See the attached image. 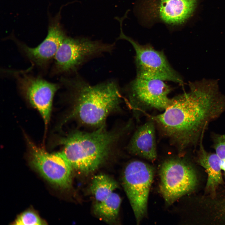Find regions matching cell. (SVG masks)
<instances>
[{"label": "cell", "mask_w": 225, "mask_h": 225, "mask_svg": "<svg viewBox=\"0 0 225 225\" xmlns=\"http://www.w3.org/2000/svg\"><path fill=\"white\" fill-rule=\"evenodd\" d=\"M190 85L191 90L171 99L162 113L152 118L181 152L196 145L209 124L225 110V97L213 82Z\"/></svg>", "instance_id": "obj_1"}, {"label": "cell", "mask_w": 225, "mask_h": 225, "mask_svg": "<svg viewBox=\"0 0 225 225\" xmlns=\"http://www.w3.org/2000/svg\"><path fill=\"white\" fill-rule=\"evenodd\" d=\"M71 90L74 104L64 122L76 119L82 123L98 128L104 125L108 116L119 107L121 96L114 81L91 85L79 78L64 79Z\"/></svg>", "instance_id": "obj_2"}, {"label": "cell", "mask_w": 225, "mask_h": 225, "mask_svg": "<svg viewBox=\"0 0 225 225\" xmlns=\"http://www.w3.org/2000/svg\"><path fill=\"white\" fill-rule=\"evenodd\" d=\"M125 129L108 130L104 125L92 132H73L59 140L58 143L63 146L60 152L73 169L88 174L107 160Z\"/></svg>", "instance_id": "obj_3"}, {"label": "cell", "mask_w": 225, "mask_h": 225, "mask_svg": "<svg viewBox=\"0 0 225 225\" xmlns=\"http://www.w3.org/2000/svg\"><path fill=\"white\" fill-rule=\"evenodd\" d=\"M154 173L152 166L138 160L129 162L123 172V186L138 223L147 214L148 196Z\"/></svg>", "instance_id": "obj_4"}, {"label": "cell", "mask_w": 225, "mask_h": 225, "mask_svg": "<svg viewBox=\"0 0 225 225\" xmlns=\"http://www.w3.org/2000/svg\"><path fill=\"white\" fill-rule=\"evenodd\" d=\"M120 22L121 32L118 38L128 41L135 52L137 77L183 83L182 77L171 67L162 51L156 50L150 45L140 44L125 35L122 30V22Z\"/></svg>", "instance_id": "obj_5"}, {"label": "cell", "mask_w": 225, "mask_h": 225, "mask_svg": "<svg viewBox=\"0 0 225 225\" xmlns=\"http://www.w3.org/2000/svg\"><path fill=\"white\" fill-rule=\"evenodd\" d=\"M113 48L112 44L87 38L66 36L54 58L56 72L64 73L74 71L86 60L103 53L110 52Z\"/></svg>", "instance_id": "obj_6"}, {"label": "cell", "mask_w": 225, "mask_h": 225, "mask_svg": "<svg viewBox=\"0 0 225 225\" xmlns=\"http://www.w3.org/2000/svg\"><path fill=\"white\" fill-rule=\"evenodd\" d=\"M159 175L160 191L169 205L193 190L197 183L194 171L182 159L165 160L160 167Z\"/></svg>", "instance_id": "obj_7"}, {"label": "cell", "mask_w": 225, "mask_h": 225, "mask_svg": "<svg viewBox=\"0 0 225 225\" xmlns=\"http://www.w3.org/2000/svg\"><path fill=\"white\" fill-rule=\"evenodd\" d=\"M197 0H142L139 7L145 22H161L168 26L178 27L191 16Z\"/></svg>", "instance_id": "obj_8"}, {"label": "cell", "mask_w": 225, "mask_h": 225, "mask_svg": "<svg viewBox=\"0 0 225 225\" xmlns=\"http://www.w3.org/2000/svg\"><path fill=\"white\" fill-rule=\"evenodd\" d=\"M31 163L49 182L63 189L71 185L73 169L60 152L50 153L26 138Z\"/></svg>", "instance_id": "obj_9"}, {"label": "cell", "mask_w": 225, "mask_h": 225, "mask_svg": "<svg viewBox=\"0 0 225 225\" xmlns=\"http://www.w3.org/2000/svg\"><path fill=\"white\" fill-rule=\"evenodd\" d=\"M13 73L21 92L40 113L46 128L50 120L53 98L58 85L23 71H14Z\"/></svg>", "instance_id": "obj_10"}, {"label": "cell", "mask_w": 225, "mask_h": 225, "mask_svg": "<svg viewBox=\"0 0 225 225\" xmlns=\"http://www.w3.org/2000/svg\"><path fill=\"white\" fill-rule=\"evenodd\" d=\"M163 81L136 77L129 84V103L135 110L154 109L165 110L171 99L168 97L171 88Z\"/></svg>", "instance_id": "obj_11"}, {"label": "cell", "mask_w": 225, "mask_h": 225, "mask_svg": "<svg viewBox=\"0 0 225 225\" xmlns=\"http://www.w3.org/2000/svg\"><path fill=\"white\" fill-rule=\"evenodd\" d=\"M60 16L57 15L50 21L47 36L37 46L31 48L24 44L20 45L27 57L38 66H44L54 58L67 36L60 24Z\"/></svg>", "instance_id": "obj_12"}, {"label": "cell", "mask_w": 225, "mask_h": 225, "mask_svg": "<svg viewBox=\"0 0 225 225\" xmlns=\"http://www.w3.org/2000/svg\"><path fill=\"white\" fill-rule=\"evenodd\" d=\"M130 153L153 161L157 152L154 122L149 120L138 127L133 133L128 145Z\"/></svg>", "instance_id": "obj_13"}, {"label": "cell", "mask_w": 225, "mask_h": 225, "mask_svg": "<svg viewBox=\"0 0 225 225\" xmlns=\"http://www.w3.org/2000/svg\"><path fill=\"white\" fill-rule=\"evenodd\" d=\"M203 138L200 141L197 160L207 173L206 190L214 195L217 188L223 182L221 173L222 159L216 153L209 152L205 150L202 143Z\"/></svg>", "instance_id": "obj_14"}, {"label": "cell", "mask_w": 225, "mask_h": 225, "mask_svg": "<svg viewBox=\"0 0 225 225\" xmlns=\"http://www.w3.org/2000/svg\"><path fill=\"white\" fill-rule=\"evenodd\" d=\"M121 202L120 196L114 192L102 201L95 203L93 207L94 212L104 221L112 222L118 217Z\"/></svg>", "instance_id": "obj_15"}, {"label": "cell", "mask_w": 225, "mask_h": 225, "mask_svg": "<svg viewBox=\"0 0 225 225\" xmlns=\"http://www.w3.org/2000/svg\"><path fill=\"white\" fill-rule=\"evenodd\" d=\"M118 187L117 182L109 176L99 174L95 176L92 180L90 190L96 200L100 202L115 192Z\"/></svg>", "instance_id": "obj_16"}, {"label": "cell", "mask_w": 225, "mask_h": 225, "mask_svg": "<svg viewBox=\"0 0 225 225\" xmlns=\"http://www.w3.org/2000/svg\"><path fill=\"white\" fill-rule=\"evenodd\" d=\"M17 225H39L45 224L44 222L35 212L28 210L18 216L13 222Z\"/></svg>", "instance_id": "obj_17"}, {"label": "cell", "mask_w": 225, "mask_h": 225, "mask_svg": "<svg viewBox=\"0 0 225 225\" xmlns=\"http://www.w3.org/2000/svg\"><path fill=\"white\" fill-rule=\"evenodd\" d=\"M212 138L215 153L221 159H225V133L214 134Z\"/></svg>", "instance_id": "obj_18"}, {"label": "cell", "mask_w": 225, "mask_h": 225, "mask_svg": "<svg viewBox=\"0 0 225 225\" xmlns=\"http://www.w3.org/2000/svg\"><path fill=\"white\" fill-rule=\"evenodd\" d=\"M224 171H225V170H224Z\"/></svg>", "instance_id": "obj_19"}]
</instances>
